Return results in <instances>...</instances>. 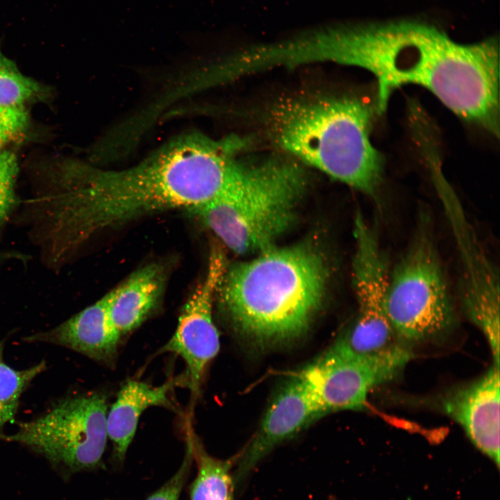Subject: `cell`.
I'll return each mask as SVG.
<instances>
[{
	"instance_id": "6da1fadb",
	"label": "cell",
	"mask_w": 500,
	"mask_h": 500,
	"mask_svg": "<svg viewBox=\"0 0 500 500\" xmlns=\"http://www.w3.org/2000/svg\"><path fill=\"white\" fill-rule=\"evenodd\" d=\"M219 188L210 151L185 134L123 169L64 161L53 178L48 211L65 244L82 250L100 233L139 217L204 206L217 197Z\"/></svg>"
},
{
	"instance_id": "7a4b0ae2",
	"label": "cell",
	"mask_w": 500,
	"mask_h": 500,
	"mask_svg": "<svg viewBox=\"0 0 500 500\" xmlns=\"http://www.w3.org/2000/svg\"><path fill=\"white\" fill-rule=\"evenodd\" d=\"M342 65L371 72L379 115L397 88L430 90L467 122L499 135V47L494 38L460 44L433 26L411 21L347 24L341 34Z\"/></svg>"
},
{
	"instance_id": "3957f363",
	"label": "cell",
	"mask_w": 500,
	"mask_h": 500,
	"mask_svg": "<svg viewBox=\"0 0 500 500\" xmlns=\"http://www.w3.org/2000/svg\"><path fill=\"white\" fill-rule=\"evenodd\" d=\"M225 272L218 290L232 326L259 346L283 344L309 328L326 289L327 270L311 244L272 247Z\"/></svg>"
},
{
	"instance_id": "277c9868",
	"label": "cell",
	"mask_w": 500,
	"mask_h": 500,
	"mask_svg": "<svg viewBox=\"0 0 500 500\" xmlns=\"http://www.w3.org/2000/svg\"><path fill=\"white\" fill-rule=\"evenodd\" d=\"M378 115L375 97L288 99L269 111L267 131L288 156L377 200L385 160L370 134Z\"/></svg>"
},
{
	"instance_id": "5b68a950",
	"label": "cell",
	"mask_w": 500,
	"mask_h": 500,
	"mask_svg": "<svg viewBox=\"0 0 500 500\" xmlns=\"http://www.w3.org/2000/svg\"><path fill=\"white\" fill-rule=\"evenodd\" d=\"M307 185L299 162L273 156L247 162L226 194L190 211L234 253H260L292 226Z\"/></svg>"
},
{
	"instance_id": "8992f818",
	"label": "cell",
	"mask_w": 500,
	"mask_h": 500,
	"mask_svg": "<svg viewBox=\"0 0 500 500\" xmlns=\"http://www.w3.org/2000/svg\"><path fill=\"white\" fill-rule=\"evenodd\" d=\"M386 310L397 338L410 347L444 336L456 323L454 301L427 211L420 212L410 244L390 269Z\"/></svg>"
},
{
	"instance_id": "52a82bcc",
	"label": "cell",
	"mask_w": 500,
	"mask_h": 500,
	"mask_svg": "<svg viewBox=\"0 0 500 500\" xmlns=\"http://www.w3.org/2000/svg\"><path fill=\"white\" fill-rule=\"evenodd\" d=\"M108 411L101 392L67 395L40 416L18 422L14 433L0 431V440L24 444L55 465L89 469L99 463L106 449Z\"/></svg>"
},
{
	"instance_id": "ba28073f",
	"label": "cell",
	"mask_w": 500,
	"mask_h": 500,
	"mask_svg": "<svg viewBox=\"0 0 500 500\" xmlns=\"http://www.w3.org/2000/svg\"><path fill=\"white\" fill-rule=\"evenodd\" d=\"M352 280L357 302L354 322L338 340L355 353L380 356L410 347L397 337L386 310L390 274L377 229L362 226L353 231Z\"/></svg>"
},
{
	"instance_id": "9c48e42d",
	"label": "cell",
	"mask_w": 500,
	"mask_h": 500,
	"mask_svg": "<svg viewBox=\"0 0 500 500\" xmlns=\"http://www.w3.org/2000/svg\"><path fill=\"white\" fill-rule=\"evenodd\" d=\"M412 356L410 349L385 356H364L337 340L300 373L324 416L363 409L372 389L396 378Z\"/></svg>"
},
{
	"instance_id": "30bf717a",
	"label": "cell",
	"mask_w": 500,
	"mask_h": 500,
	"mask_svg": "<svg viewBox=\"0 0 500 500\" xmlns=\"http://www.w3.org/2000/svg\"><path fill=\"white\" fill-rule=\"evenodd\" d=\"M226 270L222 252L212 249L204 278L185 303L173 335L159 351L174 353L185 362L193 403L199 395L206 369L219 349L212 308Z\"/></svg>"
},
{
	"instance_id": "8fae6325",
	"label": "cell",
	"mask_w": 500,
	"mask_h": 500,
	"mask_svg": "<svg viewBox=\"0 0 500 500\" xmlns=\"http://www.w3.org/2000/svg\"><path fill=\"white\" fill-rule=\"evenodd\" d=\"M321 417L302 375L294 374L274 396L254 436L238 456L235 482L243 481L276 447Z\"/></svg>"
},
{
	"instance_id": "7c38bea8",
	"label": "cell",
	"mask_w": 500,
	"mask_h": 500,
	"mask_svg": "<svg viewBox=\"0 0 500 500\" xmlns=\"http://www.w3.org/2000/svg\"><path fill=\"white\" fill-rule=\"evenodd\" d=\"M499 366L478 379L450 390L442 399L444 411L465 431L472 444L500 464Z\"/></svg>"
},
{
	"instance_id": "4fadbf2b",
	"label": "cell",
	"mask_w": 500,
	"mask_h": 500,
	"mask_svg": "<svg viewBox=\"0 0 500 500\" xmlns=\"http://www.w3.org/2000/svg\"><path fill=\"white\" fill-rule=\"evenodd\" d=\"M460 253L459 297L469 319L489 342L499 337V278L472 228L454 233Z\"/></svg>"
},
{
	"instance_id": "5bb4252c",
	"label": "cell",
	"mask_w": 500,
	"mask_h": 500,
	"mask_svg": "<svg viewBox=\"0 0 500 500\" xmlns=\"http://www.w3.org/2000/svg\"><path fill=\"white\" fill-rule=\"evenodd\" d=\"M121 337L110 318L105 295L55 327L22 340L60 346L111 365L115 361Z\"/></svg>"
},
{
	"instance_id": "9a60e30c",
	"label": "cell",
	"mask_w": 500,
	"mask_h": 500,
	"mask_svg": "<svg viewBox=\"0 0 500 500\" xmlns=\"http://www.w3.org/2000/svg\"><path fill=\"white\" fill-rule=\"evenodd\" d=\"M160 266L149 264L106 294L110 318L122 336L140 326L156 308L164 286Z\"/></svg>"
},
{
	"instance_id": "2e32d148",
	"label": "cell",
	"mask_w": 500,
	"mask_h": 500,
	"mask_svg": "<svg viewBox=\"0 0 500 500\" xmlns=\"http://www.w3.org/2000/svg\"><path fill=\"white\" fill-rule=\"evenodd\" d=\"M174 382L159 386L128 379L119 388L107 414L108 438L112 441L115 456H125L135 434L142 412L151 406L173 408L169 394Z\"/></svg>"
},
{
	"instance_id": "e0dca14e",
	"label": "cell",
	"mask_w": 500,
	"mask_h": 500,
	"mask_svg": "<svg viewBox=\"0 0 500 500\" xmlns=\"http://www.w3.org/2000/svg\"><path fill=\"white\" fill-rule=\"evenodd\" d=\"M188 442L197 463V475L190 491L191 500H233L231 467L238 456L220 460L209 455L188 429Z\"/></svg>"
},
{
	"instance_id": "ac0fdd59",
	"label": "cell",
	"mask_w": 500,
	"mask_h": 500,
	"mask_svg": "<svg viewBox=\"0 0 500 500\" xmlns=\"http://www.w3.org/2000/svg\"><path fill=\"white\" fill-rule=\"evenodd\" d=\"M4 341H0V430L14 422L22 394L47 367L41 361L29 368L17 370L3 358Z\"/></svg>"
},
{
	"instance_id": "d6986e66",
	"label": "cell",
	"mask_w": 500,
	"mask_h": 500,
	"mask_svg": "<svg viewBox=\"0 0 500 500\" xmlns=\"http://www.w3.org/2000/svg\"><path fill=\"white\" fill-rule=\"evenodd\" d=\"M44 86L24 75L0 48V106L21 108L45 96Z\"/></svg>"
},
{
	"instance_id": "ffe728a7",
	"label": "cell",
	"mask_w": 500,
	"mask_h": 500,
	"mask_svg": "<svg viewBox=\"0 0 500 500\" xmlns=\"http://www.w3.org/2000/svg\"><path fill=\"white\" fill-rule=\"evenodd\" d=\"M18 174L16 155L8 151L0 152V236L13 220L21 203L16 190Z\"/></svg>"
},
{
	"instance_id": "44dd1931",
	"label": "cell",
	"mask_w": 500,
	"mask_h": 500,
	"mask_svg": "<svg viewBox=\"0 0 500 500\" xmlns=\"http://www.w3.org/2000/svg\"><path fill=\"white\" fill-rule=\"evenodd\" d=\"M28 118L24 107L0 106V152L26 129Z\"/></svg>"
},
{
	"instance_id": "7402d4cb",
	"label": "cell",
	"mask_w": 500,
	"mask_h": 500,
	"mask_svg": "<svg viewBox=\"0 0 500 500\" xmlns=\"http://www.w3.org/2000/svg\"><path fill=\"white\" fill-rule=\"evenodd\" d=\"M192 458L191 447L188 443L186 455L178 471L147 500H178L190 467Z\"/></svg>"
},
{
	"instance_id": "603a6c76",
	"label": "cell",
	"mask_w": 500,
	"mask_h": 500,
	"mask_svg": "<svg viewBox=\"0 0 500 500\" xmlns=\"http://www.w3.org/2000/svg\"><path fill=\"white\" fill-rule=\"evenodd\" d=\"M1 278V264H0V278Z\"/></svg>"
}]
</instances>
